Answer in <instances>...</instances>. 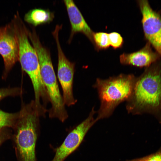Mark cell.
<instances>
[{
  "label": "cell",
  "mask_w": 161,
  "mask_h": 161,
  "mask_svg": "<svg viewBox=\"0 0 161 161\" xmlns=\"http://www.w3.org/2000/svg\"><path fill=\"white\" fill-rule=\"evenodd\" d=\"M126 107L128 113L133 114H152L161 123V61L146 68L136 77Z\"/></svg>",
  "instance_id": "obj_1"
},
{
  "label": "cell",
  "mask_w": 161,
  "mask_h": 161,
  "mask_svg": "<svg viewBox=\"0 0 161 161\" xmlns=\"http://www.w3.org/2000/svg\"><path fill=\"white\" fill-rule=\"evenodd\" d=\"M46 112L39 108L34 100L24 104L11 137L17 161H37L36 146L40 130V118Z\"/></svg>",
  "instance_id": "obj_2"
},
{
  "label": "cell",
  "mask_w": 161,
  "mask_h": 161,
  "mask_svg": "<svg viewBox=\"0 0 161 161\" xmlns=\"http://www.w3.org/2000/svg\"><path fill=\"white\" fill-rule=\"evenodd\" d=\"M13 26L18 45V60L22 69L29 77L34 89L36 103L44 106L49 98L41 77L39 61L36 51L30 44L27 30L20 18L15 20Z\"/></svg>",
  "instance_id": "obj_3"
},
{
  "label": "cell",
  "mask_w": 161,
  "mask_h": 161,
  "mask_svg": "<svg viewBox=\"0 0 161 161\" xmlns=\"http://www.w3.org/2000/svg\"><path fill=\"white\" fill-rule=\"evenodd\" d=\"M29 38L37 52L42 80L51 104L48 110L49 117L64 122L68 115L59 89L49 51L42 45L36 32L30 33Z\"/></svg>",
  "instance_id": "obj_4"
},
{
  "label": "cell",
  "mask_w": 161,
  "mask_h": 161,
  "mask_svg": "<svg viewBox=\"0 0 161 161\" xmlns=\"http://www.w3.org/2000/svg\"><path fill=\"white\" fill-rule=\"evenodd\" d=\"M136 78L132 74H121L106 79H96L93 86L97 90L100 101L96 117L98 120L110 117L117 106L129 99Z\"/></svg>",
  "instance_id": "obj_5"
},
{
  "label": "cell",
  "mask_w": 161,
  "mask_h": 161,
  "mask_svg": "<svg viewBox=\"0 0 161 161\" xmlns=\"http://www.w3.org/2000/svg\"><path fill=\"white\" fill-rule=\"evenodd\" d=\"M61 27L57 25L52 34L55 40L58 52V78L62 90L64 103L70 106L75 105L77 102L73 92L75 64L66 58L61 46L58 33Z\"/></svg>",
  "instance_id": "obj_6"
},
{
  "label": "cell",
  "mask_w": 161,
  "mask_h": 161,
  "mask_svg": "<svg viewBox=\"0 0 161 161\" xmlns=\"http://www.w3.org/2000/svg\"><path fill=\"white\" fill-rule=\"evenodd\" d=\"M138 3L145 38L161 58V15L152 9L147 0H138Z\"/></svg>",
  "instance_id": "obj_7"
},
{
  "label": "cell",
  "mask_w": 161,
  "mask_h": 161,
  "mask_svg": "<svg viewBox=\"0 0 161 161\" xmlns=\"http://www.w3.org/2000/svg\"><path fill=\"white\" fill-rule=\"evenodd\" d=\"M96 112L93 107L88 117L67 135L62 144L55 149L51 161H64L79 147L90 129L98 120L94 117Z\"/></svg>",
  "instance_id": "obj_8"
},
{
  "label": "cell",
  "mask_w": 161,
  "mask_h": 161,
  "mask_svg": "<svg viewBox=\"0 0 161 161\" xmlns=\"http://www.w3.org/2000/svg\"><path fill=\"white\" fill-rule=\"evenodd\" d=\"M18 45L12 24L4 27L0 38V54L4 64L3 77L5 78L18 60Z\"/></svg>",
  "instance_id": "obj_9"
},
{
  "label": "cell",
  "mask_w": 161,
  "mask_h": 161,
  "mask_svg": "<svg viewBox=\"0 0 161 161\" xmlns=\"http://www.w3.org/2000/svg\"><path fill=\"white\" fill-rule=\"evenodd\" d=\"M149 43L147 42L140 50L131 53H124L120 56V63L140 68L148 67L159 60L160 57L154 51Z\"/></svg>",
  "instance_id": "obj_10"
},
{
  "label": "cell",
  "mask_w": 161,
  "mask_h": 161,
  "mask_svg": "<svg viewBox=\"0 0 161 161\" xmlns=\"http://www.w3.org/2000/svg\"><path fill=\"white\" fill-rule=\"evenodd\" d=\"M67 10L71 27L70 39H71L74 34L77 32L84 34L94 43L93 35L94 32L85 21L80 11L73 1H64Z\"/></svg>",
  "instance_id": "obj_11"
},
{
  "label": "cell",
  "mask_w": 161,
  "mask_h": 161,
  "mask_svg": "<svg viewBox=\"0 0 161 161\" xmlns=\"http://www.w3.org/2000/svg\"><path fill=\"white\" fill-rule=\"evenodd\" d=\"M54 17V13L48 9L35 8L30 10L24 16V21L34 26L49 23Z\"/></svg>",
  "instance_id": "obj_12"
},
{
  "label": "cell",
  "mask_w": 161,
  "mask_h": 161,
  "mask_svg": "<svg viewBox=\"0 0 161 161\" xmlns=\"http://www.w3.org/2000/svg\"><path fill=\"white\" fill-rule=\"evenodd\" d=\"M18 115V112L9 113L0 109V130L4 128L13 129L14 127Z\"/></svg>",
  "instance_id": "obj_13"
},
{
  "label": "cell",
  "mask_w": 161,
  "mask_h": 161,
  "mask_svg": "<svg viewBox=\"0 0 161 161\" xmlns=\"http://www.w3.org/2000/svg\"><path fill=\"white\" fill-rule=\"evenodd\" d=\"M94 44L100 49H105L110 46L108 33L103 32H98L94 33L93 35Z\"/></svg>",
  "instance_id": "obj_14"
},
{
  "label": "cell",
  "mask_w": 161,
  "mask_h": 161,
  "mask_svg": "<svg viewBox=\"0 0 161 161\" xmlns=\"http://www.w3.org/2000/svg\"><path fill=\"white\" fill-rule=\"evenodd\" d=\"M110 45L114 49L122 47L123 43V39L121 35L118 33L112 32L108 33Z\"/></svg>",
  "instance_id": "obj_15"
},
{
  "label": "cell",
  "mask_w": 161,
  "mask_h": 161,
  "mask_svg": "<svg viewBox=\"0 0 161 161\" xmlns=\"http://www.w3.org/2000/svg\"><path fill=\"white\" fill-rule=\"evenodd\" d=\"M22 93L21 89L19 88L0 89V101L6 97L18 95Z\"/></svg>",
  "instance_id": "obj_16"
},
{
  "label": "cell",
  "mask_w": 161,
  "mask_h": 161,
  "mask_svg": "<svg viewBox=\"0 0 161 161\" xmlns=\"http://www.w3.org/2000/svg\"><path fill=\"white\" fill-rule=\"evenodd\" d=\"M127 161H161V148L155 153Z\"/></svg>",
  "instance_id": "obj_17"
},
{
  "label": "cell",
  "mask_w": 161,
  "mask_h": 161,
  "mask_svg": "<svg viewBox=\"0 0 161 161\" xmlns=\"http://www.w3.org/2000/svg\"><path fill=\"white\" fill-rule=\"evenodd\" d=\"M12 129L4 128L0 130V146L5 141L11 139L12 135Z\"/></svg>",
  "instance_id": "obj_18"
},
{
  "label": "cell",
  "mask_w": 161,
  "mask_h": 161,
  "mask_svg": "<svg viewBox=\"0 0 161 161\" xmlns=\"http://www.w3.org/2000/svg\"><path fill=\"white\" fill-rule=\"evenodd\" d=\"M4 29V27H1V28H0V38L3 32Z\"/></svg>",
  "instance_id": "obj_19"
}]
</instances>
